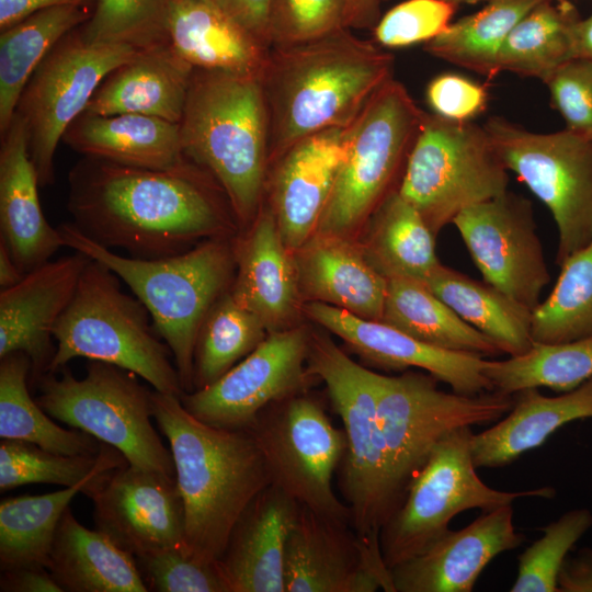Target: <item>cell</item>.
I'll return each mask as SVG.
<instances>
[{
  "instance_id": "cell-12",
  "label": "cell",
  "mask_w": 592,
  "mask_h": 592,
  "mask_svg": "<svg viewBox=\"0 0 592 592\" xmlns=\"http://www.w3.org/2000/svg\"><path fill=\"white\" fill-rule=\"evenodd\" d=\"M471 426L453 430L431 451L405 500L383 526L380 549L389 569L414 557L444 534L458 513L490 511L526 497L550 499L551 487L503 491L487 486L473 460Z\"/></svg>"
},
{
  "instance_id": "cell-56",
  "label": "cell",
  "mask_w": 592,
  "mask_h": 592,
  "mask_svg": "<svg viewBox=\"0 0 592 592\" xmlns=\"http://www.w3.org/2000/svg\"><path fill=\"white\" fill-rule=\"evenodd\" d=\"M379 19V0H345L343 26L373 30Z\"/></svg>"
},
{
  "instance_id": "cell-34",
  "label": "cell",
  "mask_w": 592,
  "mask_h": 592,
  "mask_svg": "<svg viewBox=\"0 0 592 592\" xmlns=\"http://www.w3.org/2000/svg\"><path fill=\"white\" fill-rule=\"evenodd\" d=\"M90 3L37 11L0 34V135L9 127L19 98L37 66L69 32L86 23Z\"/></svg>"
},
{
  "instance_id": "cell-49",
  "label": "cell",
  "mask_w": 592,
  "mask_h": 592,
  "mask_svg": "<svg viewBox=\"0 0 592 592\" xmlns=\"http://www.w3.org/2000/svg\"><path fill=\"white\" fill-rule=\"evenodd\" d=\"M456 7L445 0H406L379 19L373 39L388 48L425 44L449 26Z\"/></svg>"
},
{
  "instance_id": "cell-50",
  "label": "cell",
  "mask_w": 592,
  "mask_h": 592,
  "mask_svg": "<svg viewBox=\"0 0 592 592\" xmlns=\"http://www.w3.org/2000/svg\"><path fill=\"white\" fill-rule=\"evenodd\" d=\"M544 83L566 129L592 140V60L574 58Z\"/></svg>"
},
{
  "instance_id": "cell-27",
  "label": "cell",
  "mask_w": 592,
  "mask_h": 592,
  "mask_svg": "<svg viewBox=\"0 0 592 592\" xmlns=\"http://www.w3.org/2000/svg\"><path fill=\"white\" fill-rule=\"evenodd\" d=\"M294 259L301 297L382 320L388 280L346 236L315 232Z\"/></svg>"
},
{
  "instance_id": "cell-13",
  "label": "cell",
  "mask_w": 592,
  "mask_h": 592,
  "mask_svg": "<svg viewBox=\"0 0 592 592\" xmlns=\"http://www.w3.org/2000/svg\"><path fill=\"white\" fill-rule=\"evenodd\" d=\"M483 127L506 170L549 209L560 266L592 241V140L566 128L531 132L499 116Z\"/></svg>"
},
{
  "instance_id": "cell-21",
  "label": "cell",
  "mask_w": 592,
  "mask_h": 592,
  "mask_svg": "<svg viewBox=\"0 0 592 592\" xmlns=\"http://www.w3.org/2000/svg\"><path fill=\"white\" fill-rule=\"evenodd\" d=\"M512 504L485 511L466 527L444 534L390 569L395 592H470L486 566L524 540Z\"/></svg>"
},
{
  "instance_id": "cell-4",
  "label": "cell",
  "mask_w": 592,
  "mask_h": 592,
  "mask_svg": "<svg viewBox=\"0 0 592 592\" xmlns=\"http://www.w3.org/2000/svg\"><path fill=\"white\" fill-rule=\"evenodd\" d=\"M179 126L185 157L215 179L239 227H248L261 208L269 167L259 77L194 69Z\"/></svg>"
},
{
  "instance_id": "cell-32",
  "label": "cell",
  "mask_w": 592,
  "mask_h": 592,
  "mask_svg": "<svg viewBox=\"0 0 592 592\" xmlns=\"http://www.w3.org/2000/svg\"><path fill=\"white\" fill-rule=\"evenodd\" d=\"M46 569L67 592H147L135 557L64 512Z\"/></svg>"
},
{
  "instance_id": "cell-17",
  "label": "cell",
  "mask_w": 592,
  "mask_h": 592,
  "mask_svg": "<svg viewBox=\"0 0 592 592\" xmlns=\"http://www.w3.org/2000/svg\"><path fill=\"white\" fill-rule=\"evenodd\" d=\"M483 281L533 310L550 282L532 203L504 192L454 219Z\"/></svg>"
},
{
  "instance_id": "cell-30",
  "label": "cell",
  "mask_w": 592,
  "mask_h": 592,
  "mask_svg": "<svg viewBox=\"0 0 592 592\" xmlns=\"http://www.w3.org/2000/svg\"><path fill=\"white\" fill-rule=\"evenodd\" d=\"M515 395L505 418L486 431L473 433L470 448L476 468L509 465L544 444L565 424L592 418V378L555 397L544 396L537 388Z\"/></svg>"
},
{
  "instance_id": "cell-25",
  "label": "cell",
  "mask_w": 592,
  "mask_h": 592,
  "mask_svg": "<svg viewBox=\"0 0 592 592\" xmlns=\"http://www.w3.org/2000/svg\"><path fill=\"white\" fill-rule=\"evenodd\" d=\"M24 122L16 115L0 137V240L25 274L50 260L64 240L46 220Z\"/></svg>"
},
{
  "instance_id": "cell-39",
  "label": "cell",
  "mask_w": 592,
  "mask_h": 592,
  "mask_svg": "<svg viewBox=\"0 0 592 592\" xmlns=\"http://www.w3.org/2000/svg\"><path fill=\"white\" fill-rule=\"evenodd\" d=\"M31 361L23 352L0 357V437L34 443L64 455L98 454L103 444L54 422L29 392Z\"/></svg>"
},
{
  "instance_id": "cell-24",
  "label": "cell",
  "mask_w": 592,
  "mask_h": 592,
  "mask_svg": "<svg viewBox=\"0 0 592 592\" xmlns=\"http://www.w3.org/2000/svg\"><path fill=\"white\" fill-rule=\"evenodd\" d=\"M234 299L254 314L269 333L294 327L301 310L297 269L271 207L260 209L244 234L234 239Z\"/></svg>"
},
{
  "instance_id": "cell-18",
  "label": "cell",
  "mask_w": 592,
  "mask_h": 592,
  "mask_svg": "<svg viewBox=\"0 0 592 592\" xmlns=\"http://www.w3.org/2000/svg\"><path fill=\"white\" fill-rule=\"evenodd\" d=\"M89 498L95 528L134 557L186 550L184 504L175 477L126 464L104 474Z\"/></svg>"
},
{
  "instance_id": "cell-36",
  "label": "cell",
  "mask_w": 592,
  "mask_h": 592,
  "mask_svg": "<svg viewBox=\"0 0 592 592\" xmlns=\"http://www.w3.org/2000/svg\"><path fill=\"white\" fill-rule=\"evenodd\" d=\"M363 250L371 264L387 280L409 278L423 283L441 263L435 236L398 190L374 212Z\"/></svg>"
},
{
  "instance_id": "cell-60",
  "label": "cell",
  "mask_w": 592,
  "mask_h": 592,
  "mask_svg": "<svg viewBox=\"0 0 592 592\" xmlns=\"http://www.w3.org/2000/svg\"><path fill=\"white\" fill-rule=\"evenodd\" d=\"M445 1H448L451 3H454V4L458 5V4H462V3L475 4V3H478V2H486L488 0H445Z\"/></svg>"
},
{
  "instance_id": "cell-33",
  "label": "cell",
  "mask_w": 592,
  "mask_h": 592,
  "mask_svg": "<svg viewBox=\"0 0 592 592\" xmlns=\"http://www.w3.org/2000/svg\"><path fill=\"white\" fill-rule=\"evenodd\" d=\"M464 321L490 338L509 356L533 344L532 310L500 289L440 263L423 282Z\"/></svg>"
},
{
  "instance_id": "cell-51",
  "label": "cell",
  "mask_w": 592,
  "mask_h": 592,
  "mask_svg": "<svg viewBox=\"0 0 592 592\" xmlns=\"http://www.w3.org/2000/svg\"><path fill=\"white\" fill-rule=\"evenodd\" d=\"M433 114L455 122H473L486 111L488 91L480 83L457 73L434 77L425 91Z\"/></svg>"
},
{
  "instance_id": "cell-53",
  "label": "cell",
  "mask_w": 592,
  "mask_h": 592,
  "mask_svg": "<svg viewBox=\"0 0 592 592\" xmlns=\"http://www.w3.org/2000/svg\"><path fill=\"white\" fill-rule=\"evenodd\" d=\"M558 592H592V548L567 556L557 578Z\"/></svg>"
},
{
  "instance_id": "cell-22",
  "label": "cell",
  "mask_w": 592,
  "mask_h": 592,
  "mask_svg": "<svg viewBox=\"0 0 592 592\" xmlns=\"http://www.w3.org/2000/svg\"><path fill=\"white\" fill-rule=\"evenodd\" d=\"M350 125L306 137L274 162L271 208L293 253L317 230L346 152Z\"/></svg>"
},
{
  "instance_id": "cell-44",
  "label": "cell",
  "mask_w": 592,
  "mask_h": 592,
  "mask_svg": "<svg viewBox=\"0 0 592 592\" xmlns=\"http://www.w3.org/2000/svg\"><path fill=\"white\" fill-rule=\"evenodd\" d=\"M548 297L532 310L536 343H561L592 335V241L571 254Z\"/></svg>"
},
{
  "instance_id": "cell-43",
  "label": "cell",
  "mask_w": 592,
  "mask_h": 592,
  "mask_svg": "<svg viewBox=\"0 0 592 592\" xmlns=\"http://www.w3.org/2000/svg\"><path fill=\"white\" fill-rule=\"evenodd\" d=\"M126 464L123 454L106 444L98 454L64 455L34 443L1 439L0 490L29 483L72 487Z\"/></svg>"
},
{
  "instance_id": "cell-55",
  "label": "cell",
  "mask_w": 592,
  "mask_h": 592,
  "mask_svg": "<svg viewBox=\"0 0 592 592\" xmlns=\"http://www.w3.org/2000/svg\"><path fill=\"white\" fill-rule=\"evenodd\" d=\"M90 2L91 0H0V31L47 8Z\"/></svg>"
},
{
  "instance_id": "cell-6",
  "label": "cell",
  "mask_w": 592,
  "mask_h": 592,
  "mask_svg": "<svg viewBox=\"0 0 592 592\" xmlns=\"http://www.w3.org/2000/svg\"><path fill=\"white\" fill-rule=\"evenodd\" d=\"M119 281L106 265L90 259L54 328L56 352L47 373L83 357L129 371L153 390L180 397L183 389L170 349L144 304L125 293Z\"/></svg>"
},
{
  "instance_id": "cell-40",
  "label": "cell",
  "mask_w": 592,
  "mask_h": 592,
  "mask_svg": "<svg viewBox=\"0 0 592 592\" xmlns=\"http://www.w3.org/2000/svg\"><path fill=\"white\" fill-rule=\"evenodd\" d=\"M544 0H488L424 44L435 58L492 79L500 73L498 56L511 30Z\"/></svg>"
},
{
  "instance_id": "cell-3",
  "label": "cell",
  "mask_w": 592,
  "mask_h": 592,
  "mask_svg": "<svg viewBox=\"0 0 592 592\" xmlns=\"http://www.w3.org/2000/svg\"><path fill=\"white\" fill-rule=\"evenodd\" d=\"M152 415L172 454L186 550L218 561L243 511L272 483L263 454L248 430L208 425L177 396L153 390Z\"/></svg>"
},
{
  "instance_id": "cell-41",
  "label": "cell",
  "mask_w": 592,
  "mask_h": 592,
  "mask_svg": "<svg viewBox=\"0 0 592 592\" xmlns=\"http://www.w3.org/2000/svg\"><path fill=\"white\" fill-rule=\"evenodd\" d=\"M482 372L493 390L508 395L539 387L567 392L592 378V335L561 343L533 342L523 354L485 360Z\"/></svg>"
},
{
  "instance_id": "cell-28",
  "label": "cell",
  "mask_w": 592,
  "mask_h": 592,
  "mask_svg": "<svg viewBox=\"0 0 592 592\" xmlns=\"http://www.w3.org/2000/svg\"><path fill=\"white\" fill-rule=\"evenodd\" d=\"M168 35L194 69L259 77L269 48L210 0H168Z\"/></svg>"
},
{
  "instance_id": "cell-54",
  "label": "cell",
  "mask_w": 592,
  "mask_h": 592,
  "mask_svg": "<svg viewBox=\"0 0 592 592\" xmlns=\"http://www.w3.org/2000/svg\"><path fill=\"white\" fill-rule=\"evenodd\" d=\"M271 0H234L232 14L270 49L267 14Z\"/></svg>"
},
{
  "instance_id": "cell-46",
  "label": "cell",
  "mask_w": 592,
  "mask_h": 592,
  "mask_svg": "<svg viewBox=\"0 0 592 592\" xmlns=\"http://www.w3.org/2000/svg\"><path fill=\"white\" fill-rule=\"evenodd\" d=\"M592 527L589 509H573L540 528L543 536L519 557L511 592H558L557 578L576 543Z\"/></svg>"
},
{
  "instance_id": "cell-5",
  "label": "cell",
  "mask_w": 592,
  "mask_h": 592,
  "mask_svg": "<svg viewBox=\"0 0 592 592\" xmlns=\"http://www.w3.org/2000/svg\"><path fill=\"white\" fill-rule=\"evenodd\" d=\"M57 228L65 247L106 265L144 304L156 332L172 353L183 392L193 391L198 331L214 303L230 289L235 277L234 240L210 239L180 254L139 259L99 244L72 223Z\"/></svg>"
},
{
  "instance_id": "cell-20",
  "label": "cell",
  "mask_w": 592,
  "mask_h": 592,
  "mask_svg": "<svg viewBox=\"0 0 592 592\" xmlns=\"http://www.w3.org/2000/svg\"><path fill=\"white\" fill-rule=\"evenodd\" d=\"M89 261L79 251L48 260L0 292V357L25 353L31 361L32 385L48 372L56 352L54 328Z\"/></svg>"
},
{
  "instance_id": "cell-8",
  "label": "cell",
  "mask_w": 592,
  "mask_h": 592,
  "mask_svg": "<svg viewBox=\"0 0 592 592\" xmlns=\"http://www.w3.org/2000/svg\"><path fill=\"white\" fill-rule=\"evenodd\" d=\"M137 377L89 360L81 379L67 366L44 374L35 400L53 419L118 449L130 466L175 477L172 454L151 422L152 391Z\"/></svg>"
},
{
  "instance_id": "cell-59",
  "label": "cell",
  "mask_w": 592,
  "mask_h": 592,
  "mask_svg": "<svg viewBox=\"0 0 592 592\" xmlns=\"http://www.w3.org/2000/svg\"><path fill=\"white\" fill-rule=\"evenodd\" d=\"M210 1H213L214 3L218 4L219 7L224 8L225 10L229 12L232 11L234 0H210Z\"/></svg>"
},
{
  "instance_id": "cell-57",
  "label": "cell",
  "mask_w": 592,
  "mask_h": 592,
  "mask_svg": "<svg viewBox=\"0 0 592 592\" xmlns=\"http://www.w3.org/2000/svg\"><path fill=\"white\" fill-rule=\"evenodd\" d=\"M574 58L592 60V14L576 24Z\"/></svg>"
},
{
  "instance_id": "cell-7",
  "label": "cell",
  "mask_w": 592,
  "mask_h": 592,
  "mask_svg": "<svg viewBox=\"0 0 592 592\" xmlns=\"http://www.w3.org/2000/svg\"><path fill=\"white\" fill-rule=\"evenodd\" d=\"M437 382L429 373H376V421L390 517L443 436L458 428L497 422L514 405L513 395L446 392Z\"/></svg>"
},
{
  "instance_id": "cell-48",
  "label": "cell",
  "mask_w": 592,
  "mask_h": 592,
  "mask_svg": "<svg viewBox=\"0 0 592 592\" xmlns=\"http://www.w3.org/2000/svg\"><path fill=\"white\" fill-rule=\"evenodd\" d=\"M344 4L345 0H271L270 48L306 43L342 27Z\"/></svg>"
},
{
  "instance_id": "cell-15",
  "label": "cell",
  "mask_w": 592,
  "mask_h": 592,
  "mask_svg": "<svg viewBox=\"0 0 592 592\" xmlns=\"http://www.w3.org/2000/svg\"><path fill=\"white\" fill-rule=\"evenodd\" d=\"M140 50L90 43L80 26L66 34L26 82L15 107L41 186L54 182V156L69 125L86 110L103 79Z\"/></svg>"
},
{
  "instance_id": "cell-10",
  "label": "cell",
  "mask_w": 592,
  "mask_h": 592,
  "mask_svg": "<svg viewBox=\"0 0 592 592\" xmlns=\"http://www.w3.org/2000/svg\"><path fill=\"white\" fill-rule=\"evenodd\" d=\"M308 373L323 382L346 439L337 483L360 537H379L390 517L376 421V373L357 364L327 334L309 332Z\"/></svg>"
},
{
  "instance_id": "cell-19",
  "label": "cell",
  "mask_w": 592,
  "mask_h": 592,
  "mask_svg": "<svg viewBox=\"0 0 592 592\" xmlns=\"http://www.w3.org/2000/svg\"><path fill=\"white\" fill-rule=\"evenodd\" d=\"M301 311L372 365L387 371L421 368L463 395L493 390L482 372L483 356L426 344L383 321L363 319L321 301L303 304Z\"/></svg>"
},
{
  "instance_id": "cell-47",
  "label": "cell",
  "mask_w": 592,
  "mask_h": 592,
  "mask_svg": "<svg viewBox=\"0 0 592 592\" xmlns=\"http://www.w3.org/2000/svg\"><path fill=\"white\" fill-rule=\"evenodd\" d=\"M148 591L230 592L218 561L198 559L185 549H166L135 557Z\"/></svg>"
},
{
  "instance_id": "cell-35",
  "label": "cell",
  "mask_w": 592,
  "mask_h": 592,
  "mask_svg": "<svg viewBox=\"0 0 592 592\" xmlns=\"http://www.w3.org/2000/svg\"><path fill=\"white\" fill-rule=\"evenodd\" d=\"M380 321L440 349L480 356L502 353L490 338L464 321L419 281L388 280Z\"/></svg>"
},
{
  "instance_id": "cell-23",
  "label": "cell",
  "mask_w": 592,
  "mask_h": 592,
  "mask_svg": "<svg viewBox=\"0 0 592 592\" xmlns=\"http://www.w3.org/2000/svg\"><path fill=\"white\" fill-rule=\"evenodd\" d=\"M285 592L385 591L364 561L363 540L348 524L299 505L284 556Z\"/></svg>"
},
{
  "instance_id": "cell-16",
  "label": "cell",
  "mask_w": 592,
  "mask_h": 592,
  "mask_svg": "<svg viewBox=\"0 0 592 592\" xmlns=\"http://www.w3.org/2000/svg\"><path fill=\"white\" fill-rule=\"evenodd\" d=\"M309 332L299 326L270 332L246 357L202 389L182 392V406L197 420L221 429L248 430L272 402L306 392Z\"/></svg>"
},
{
  "instance_id": "cell-1",
  "label": "cell",
  "mask_w": 592,
  "mask_h": 592,
  "mask_svg": "<svg viewBox=\"0 0 592 592\" xmlns=\"http://www.w3.org/2000/svg\"><path fill=\"white\" fill-rule=\"evenodd\" d=\"M67 209L88 238L129 257L158 259L230 238L238 223L204 169L185 159L168 169L82 157L68 174Z\"/></svg>"
},
{
  "instance_id": "cell-29",
  "label": "cell",
  "mask_w": 592,
  "mask_h": 592,
  "mask_svg": "<svg viewBox=\"0 0 592 592\" xmlns=\"http://www.w3.org/2000/svg\"><path fill=\"white\" fill-rule=\"evenodd\" d=\"M193 71L170 44L143 49L103 79L83 112L134 113L179 124Z\"/></svg>"
},
{
  "instance_id": "cell-11",
  "label": "cell",
  "mask_w": 592,
  "mask_h": 592,
  "mask_svg": "<svg viewBox=\"0 0 592 592\" xmlns=\"http://www.w3.org/2000/svg\"><path fill=\"white\" fill-rule=\"evenodd\" d=\"M424 111L402 83L386 82L351 123L344 159L316 232L346 236L403 173Z\"/></svg>"
},
{
  "instance_id": "cell-38",
  "label": "cell",
  "mask_w": 592,
  "mask_h": 592,
  "mask_svg": "<svg viewBox=\"0 0 592 592\" xmlns=\"http://www.w3.org/2000/svg\"><path fill=\"white\" fill-rule=\"evenodd\" d=\"M581 19L568 0H544L511 30L498 56L499 71L545 82L574 59V27Z\"/></svg>"
},
{
  "instance_id": "cell-9",
  "label": "cell",
  "mask_w": 592,
  "mask_h": 592,
  "mask_svg": "<svg viewBox=\"0 0 592 592\" xmlns=\"http://www.w3.org/2000/svg\"><path fill=\"white\" fill-rule=\"evenodd\" d=\"M508 185L509 171L483 126L423 113L398 191L435 237L463 209Z\"/></svg>"
},
{
  "instance_id": "cell-2",
  "label": "cell",
  "mask_w": 592,
  "mask_h": 592,
  "mask_svg": "<svg viewBox=\"0 0 592 592\" xmlns=\"http://www.w3.org/2000/svg\"><path fill=\"white\" fill-rule=\"evenodd\" d=\"M392 71L390 53L344 26L306 43L270 48L259 76L269 163L306 137L351 124Z\"/></svg>"
},
{
  "instance_id": "cell-45",
  "label": "cell",
  "mask_w": 592,
  "mask_h": 592,
  "mask_svg": "<svg viewBox=\"0 0 592 592\" xmlns=\"http://www.w3.org/2000/svg\"><path fill=\"white\" fill-rule=\"evenodd\" d=\"M90 19L80 26L84 39L123 44L139 50L170 44L168 0H94Z\"/></svg>"
},
{
  "instance_id": "cell-52",
  "label": "cell",
  "mask_w": 592,
  "mask_h": 592,
  "mask_svg": "<svg viewBox=\"0 0 592 592\" xmlns=\"http://www.w3.org/2000/svg\"><path fill=\"white\" fill-rule=\"evenodd\" d=\"M1 592H64L46 568H18L3 570Z\"/></svg>"
},
{
  "instance_id": "cell-26",
  "label": "cell",
  "mask_w": 592,
  "mask_h": 592,
  "mask_svg": "<svg viewBox=\"0 0 592 592\" xmlns=\"http://www.w3.org/2000/svg\"><path fill=\"white\" fill-rule=\"evenodd\" d=\"M299 505L271 483L247 506L218 560L230 592H285V547Z\"/></svg>"
},
{
  "instance_id": "cell-37",
  "label": "cell",
  "mask_w": 592,
  "mask_h": 592,
  "mask_svg": "<svg viewBox=\"0 0 592 592\" xmlns=\"http://www.w3.org/2000/svg\"><path fill=\"white\" fill-rule=\"evenodd\" d=\"M105 473L59 491L2 499L0 502L1 571L18 568H46L64 512L78 493L89 497Z\"/></svg>"
},
{
  "instance_id": "cell-14",
  "label": "cell",
  "mask_w": 592,
  "mask_h": 592,
  "mask_svg": "<svg viewBox=\"0 0 592 592\" xmlns=\"http://www.w3.org/2000/svg\"><path fill=\"white\" fill-rule=\"evenodd\" d=\"M248 431L263 454L272 485L300 505L351 526V511L333 489L345 433L318 399L306 391L272 402Z\"/></svg>"
},
{
  "instance_id": "cell-42",
  "label": "cell",
  "mask_w": 592,
  "mask_h": 592,
  "mask_svg": "<svg viewBox=\"0 0 592 592\" xmlns=\"http://www.w3.org/2000/svg\"><path fill=\"white\" fill-rule=\"evenodd\" d=\"M269 334L262 321L224 293L207 312L193 358L194 390L209 386L250 354Z\"/></svg>"
},
{
  "instance_id": "cell-31",
  "label": "cell",
  "mask_w": 592,
  "mask_h": 592,
  "mask_svg": "<svg viewBox=\"0 0 592 592\" xmlns=\"http://www.w3.org/2000/svg\"><path fill=\"white\" fill-rule=\"evenodd\" d=\"M61 141L82 157L129 167L168 169L186 159L179 124L134 113L82 112Z\"/></svg>"
},
{
  "instance_id": "cell-58",
  "label": "cell",
  "mask_w": 592,
  "mask_h": 592,
  "mask_svg": "<svg viewBox=\"0 0 592 592\" xmlns=\"http://www.w3.org/2000/svg\"><path fill=\"white\" fill-rule=\"evenodd\" d=\"M23 273L18 267L13 260L8 247L0 240V287L1 289L8 288L16 284L22 277Z\"/></svg>"
}]
</instances>
